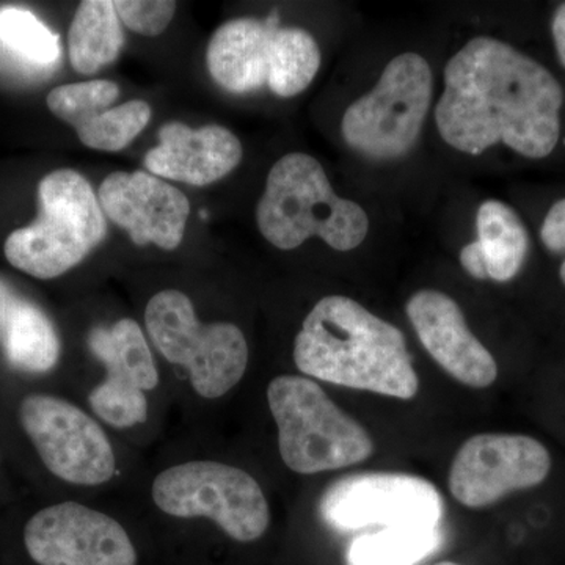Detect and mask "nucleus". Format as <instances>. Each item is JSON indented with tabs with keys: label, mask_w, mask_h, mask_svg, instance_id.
<instances>
[{
	"label": "nucleus",
	"mask_w": 565,
	"mask_h": 565,
	"mask_svg": "<svg viewBox=\"0 0 565 565\" xmlns=\"http://www.w3.org/2000/svg\"><path fill=\"white\" fill-rule=\"evenodd\" d=\"M444 81L435 126L456 151L479 156L504 145L542 159L555 150L563 88L545 66L511 44L476 36L446 63Z\"/></svg>",
	"instance_id": "f257e3e1"
},
{
	"label": "nucleus",
	"mask_w": 565,
	"mask_h": 565,
	"mask_svg": "<svg viewBox=\"0 0 565 565\" xmlns=\"http://www.w3.org/2000/svg\"><path fill=\"white\" fill-rule=\"evenodd\" d=\"M0 444L7 459L66 489L109 486L120 470L109 429L50 386L0 384Z\"/></svg>",
	"instance_id": "f03ea898"
},
{
	"label": "nucleus",
	"mask_w": 565,
	"mask_h": 565,
	"mask_svg": "<svg viewBox=\"0 0 565 565\" xmlns=\"http://www.w3.org/2000/svg\"><path fill=\"white\" fill-rule=\"evenodd\" d=\"M305 377L412 399L419 388L405 337L397 327L345 296L322 297L305 316L292 349Z\"/></svg>",
	"instance_id": "7ed1b4c3"
},
{
	"label": "nucleus",
	"mask_w": 565,
	"mask_h": 565,
	"mask_svg": "<svg viewBox=\"0 0 565 565\" xmlns=\"http://www.w3.org/2000/svg\"><path fill=\"white\" fill-rule=\"evenodd\" d=\"M259 233L278 250H294L319 237L337 252H352L370 233L362 204L338 195L321 162L289 152L274 163L256 210Z\"/></svg>",
	"instance_id": "20e7f679"
},
{
	"label": "nucleus",
	"mask_w": 565,
	"mask_h": 565,
	"mask_svg": "<svg viewBox=\"0 0 565 565\" xmlns=\"http://www.w3.org/2000/svg\"><path fill=\"white\" fill-rule=\"evenodd\" d=\"M145 333L151 348L172 364L189 392L203 403H215L243 382L250 348L233 322L204 323L188 294L163 289L148 300Z\"/></svg>",
	"instance_id": "39448f33"
},
{
	"label": "nucleus",
	"mask_w": 565,
	"mask_h": 565,
	"mask_svg": "<svg viewBox=\"0 0 565 565\" xmlns=\"http://www.w3.org/2000/svg\"><path fill=\"white\" fill-rule=\"evenodd\" d=\"M158 514L178 522L210 523L237 544H252L273 520L262 484L244 468L196 457L166 465L150 482Z\"/></svg>",
	"instance_id": "423d86ee"
},
{
	"label": "nucleus",
	"mask_w": 565,
	"mask_h": 565,
	"mask_svg": "<svg viewBox=\"0 0 565 565\" xmlns=\"http://www.w3.org/2000/svg\"><path fill=\"white\" fill-rule=\"evenodd\" d=\"M282 463L297 475L341 470L370 459L374 441L305 375L281 374L267 385Z\"/></svg>",
	"instance_id": "0eeeda50"
},
{
	"label": "nucleus",
	"mask_w": 565,
	"mask_h": 565,
	"mask_svg": "<svg viewBox=\"0 0 565 565\" xmlns=\"http://www.w3.org/2000/svg\"><path fill=\"white\" fill-rule=\"evenodd\" d=\"M40 214L7 237V262L36 280H54L84 262L106 237V215L90 182L55 170L39 185Z\"/></svg>",
	"instance_id": "6e6552de"
},
{
	"label": "nucleus",
	"mask_w": 565,
	"mask_h": 565,
	"mask_svg": "<svg viewBox=\"0 0 565 565\" xmlns=\"http://www.w3.org/2000/svg\"><path fill=\"white\" fill-rule=\"evenodd\" d=\"M434 96V73L416 52L386 63L373 90L344 111L343 139L353 151L373 161H396L414 150Z\"/></svg>",
	"instance_id": "1a4fd4ad"
},
{
	"label": "nucleus",
	"mask_w": 565,
	"mask_h": 565,
	"mask_svg": "<svg viewBox=\"0 0 565 565\" xmlns=\"http://www.w3.org/2000/svg\"><path fill=\"white\" fill-rule=\"evenodd\" d=\"M87 344L103 367L102 379L85 396L87 411L115 433H134L147 426L162 377L140 323L122 318L110 327H95Z\"/></svg>",
	"instance_id": "9d476101"
},
{
	"label": "nucleus",
	"mask_w": 565,
	"mask_h": 565,
	"mask_svg": "<svg viewBox=\"0 0 565 565\" xmlns=\"http://www.w3.org/2000/svg\"><path fill=\"white\" fill-rule=\"evenodd\" d=\"M21 544L36 565H137L131 535L109 512L79 500L25 509Z\"/></svg>",
	"instance_id": "9b49d317"
},
{
	"label": "nucleus",
	"mask_w": 565,
	"mask_h": 565,
	"mask_svg": "<svg viewBox=\"0 0 565 565\" xmlns=\"http://www.w3.org/2000/svg\"><path fill=\"white\" fill-rule=\"evenodd\" d=\"M321 514L338 530L438 527L444 501L437 489L418 476L359 475L323 493Z\"/></svg>",
	"instance_id": "f8f14e48"
},
{
	"label": "nucleus",
	"mask_w": 565,
	"mask_h": 565,
	"mask_svg": "<svg viewBox=\"0 0 565 565\" xmlns=\"http://www.w3.org/2000/svg\"><path fill=\"white\" fill-rule=\"evenodd\" d=\"M550 470L548 449L530 435L479 434L460 446L448 484L460 504L478 509L542 484Z\"/></svg>",
	"instance_id": "ddd939ff"
},
{
	"label": "nucleus",
	"mask_w": 565,
	"mask_h": 565,
	"mask_svg": "<svg viewBox=\"0 0 565 565\" xmlns=\"http://www.w3.org/2000/svg\"><path fill=\"white\" fill-rule=\"evenodd\" d=\"M98 200L104 215L126 230L134 244L180 247L191 203L169 182L141 170L114 172L103 181Z\"/></svg>",
	"instance_id": "4468645a"
},
{
	"label": "nucleus",
	"mask_w": 565,
	"mask_h": 565,
	"mask_svg": "<svg viewBox=\"0 0 565 565\" xmlns=\"http://www.w3.org/2000/svg\"><path fill=\"white\" fill-rule=\"evenodd\" d=\"M427 353L460 384L487 388L498 377L492 353L468 327L462 308L452 297L435 289L415 292L405 305Z\"/></svg>",
	"instance_id": "2eb2a0df"
},
{
	"label": "nucleus",
	"mask_w": 565,
	"mask_h": 565,
	"mask_svg": "<svg viewBox=\"0 0 565 565\" xmlns=\"http://www.w3.org/2000/svg\"><path fill=\"white\" fill-rule=\"evenodd\" d=\"M243 154L241 140L223 126L192 129L170 121L159 131V145L148 151L145 166L166 180L207 185L232 173Z\"/></svg>",
	"instance_id": "dca6fc26"
},
{
	"label": "nucleus",
	"mask_w": 565,
	"mask_h": 565,
	"mask_svg": "<svg viewBox=\"0 0 565 565\" xmlns=\"http://www.w3.org/2000/svg\"><path fill=\"white\" fill-rule=\"evenodd\" d=\"M277 29H280L277 13L264 21L239 18L225 22L207 46L206 62L212 79L232 93H250L267 85Z\"/></svg>",
	"instance_id": "f3484780"
},
{
	"label": "nucleus",
	"mask_w": 565,
	"mask_h": 565,
	"mask_svg": "<svg viewBox=\"0 0 565 565\" xmlns=\"http://www.w3.org/2000/svg\"><path fill=\"white\" fill-rule=\"evenodd\" d=\"M479 258L484 264L487 280H512L522 269L530 237L523 222L511 206L498 200H487L476 214Z\"/></svg>",
	"instance_id": "a211bd4d"
},
{
	"label": "nucleus",
	"mask_w": 565,
	"mask_h": 565,
	"mask_svg": "<svg viewBox=\"0 0 565 565\" xmlns=\"http://www.w3.org/2000/svg\"><path fill=\"white\" fill-rule=\"evenodd\" d=\"M125 43L120 18L109 0H85L70 25L68 50L73 68L81 74L98 73L117 61Z\"/></svg>",
	"instance_id": "6ab92c4d"
},
{
	"label": "nucleus",
	"mask_w": 565,
	"mask_h": 565,
	"mask_svg": "<svg viewBox=\"0 0 565 565\" xmlns=\"http://www.w3.org/2000/svg\"><path fill=\"white\" fill-rule=\"evenodd\" d=\"M318 41L299 28L277 29L270 50L267 87L281 98H292L310 87L321 68Z\"/></svg>",
	"instance_id": "aec40b11"
},
{
	"label": "nucleus",
	"mask_w": 565,
	"mask_h": 565,
	"mask_svg": "<svg viewBox=\"0 0 565 565\" xmlns=\"http://www.w3.org/2000/svg\"><path fill=\"white\" fill-rule=\"evenodd\" d=\"M440 527H388L352 542L349 565H415L440 548Z\"/></svg>",
	"instance_id": "412c9836"
},
{
	"label": "nucleus",
	"mask_w": 565,
	"mask_h": 565,
	"mask_svg": "<svg viewBox=\"0 0 565 565\" xmlns=\"http://www.w3.org/2000/svg\"><path fill=\"white\" fill-rule=\"evenodd\" d=\"M0 47L31 68H52L62 55L61 36L20 7L0 9Z\"/></svg>",
	"instance_id": "4be33fe9"
},
{
	"label": "nucleus",
	"mask_w": 565,
	"mask_h": 565,
	"mask_svg": "<svg viewBox=\"0 0 565 565\" xmlns=\"http://www.w3.org/2000/svg\"><path fill=\"white\" fill-rule=\"evenodd\" d=\"M151 115L150 104L132 99L121 106L96 111L74 129L85 147L115 152L128 147L147 128Z\"/></svg>",
	"instance_id": "5701e85b"
},
{
	"label": "nucleus",
	"mask_w": 565,
	"mask_h": 565,
	"mask_svg": "<svg viewBox=\"0 0 565 565\" xmlns=\"http://www.w3.org/2000/svg\"><path fill=\"white\" fill-rule=\"evenodd\" d=\"M120 88L111 81L79 82L55 87L47 95V107L58 120L77 126L96 111L110 109Z\"/></svg>",
	"instance_id": "b1692460"
},
{
	"label": "nucleus",
	"mask_w": 565,
	"mask_h": 565,
	"mask_svg": "<svg viewBox=\"0 0 565 565\" xmlns=\"http://www.w3.org/2000/svg\"><path fill=\"white\" fill-rule=\"evenodd\" d=\"M111 3L126 28L145 36L166 31L177 11V3L167 0H117Z\"/></svg>",
	"instance_id": "393cba45"
},
{
	"label": "nucleus",
	"mask_w": 565,
	"mask_h": 565,
	"mask_svg": "<svg viewBox=\"0 0 565 565\" xmlns=\"http://www.w3.org/2000/svg\"><path fill=\"white\" fill-rule=\"evenodd\" d=\"M541 237L548 250L565 253V199L553 204L546 214Z\"/></svg>",
	"instance_id": "a878e982"
},
{
	"label": "nucleus",
	"mask_w": 565,
	"mask_h": 565,
	"mask_svg": "<svg viewBox=\"0 0 565 565\" xmlns=\"http://www.w3.org/2000/svg\"><path fill=\"white\" fill-rule=\"evenodd\" d=\"M20 297L21 294L10 282L0 278V341H2L3 334H6L14 305H17Z\"/></svg>",
	"instance_id": "bb28decb"
},
{
	"label": "nucleus",
	"mask_w": 565,
	"mask_h": 565,
	"mask_svg": "<svg viewBox=\"0 0 565 565\" xmlns=\"http://www.w3.org/2000/svg\"><path fill=\"white\" fill-rule=\"evenodd\" d=\"M553 40L559 62L565 66V3L556 10L555 18L552 22Z\"/></svg>",
	"instance_id": "cd10ccee"
},
{
	"label": "nucleus",
	"mask_w": 565,
	"mask_h": 565,
	"mask_svg": "<svg viewBox=\"0 0 565 565\" xmlns=\"http://www.w3.org/2000/svg\"><path fill=\"white\" fill-rule=\"evenodd\" d=\"M7 459L2 444H0V505L9 503V487H7Z\"/></svg>",
	"instance_id": "c85d7f7f"
},
{
	"label": "nucleus",
	"mask_w": 565,
	"mask_h": 565,
	"mask_svg": "<svg viewBox=\"0 0 565 565\" xmlns=\"http://www.w3.org/2000/svg\"><path fill=\"white\" fill-rule=\"evenodd\" d=\"M559 275H561V280H563V282L565 285V262L563 263V266H561Z\"/></svg>",
	"instance_id": "c756f323"
},
{
	"label": "nucleus",
	"mask_w": 565,
	"mask_h": 565,
	"mask_svg": "<svg viewBox=\"0 0 565 565\" xmlns=\"http://www.w3.org/2000/svg\"><path fill=\"white\" fill-rule=\"evenodd\" d=\"M433 565H460V564H456V563H438V564H433Z\"/></svg>",
	"instance_id": "7c9ffc66"
}]
</instances>
